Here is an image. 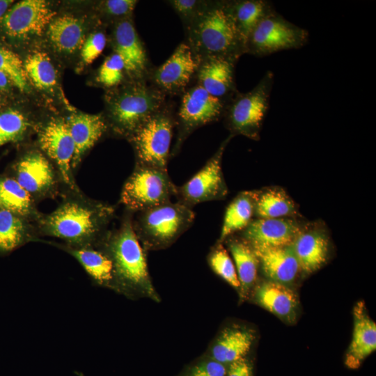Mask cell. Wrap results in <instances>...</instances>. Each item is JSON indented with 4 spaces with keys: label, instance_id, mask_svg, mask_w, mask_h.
I'll return each mask as SVG.
<instances>
[{
    "label": "cell",
    "instance_id": "obj_15",
    "mask_svg": "<svg viewBox=\"0 0 376 376\" xmlns=\"http://www.w3.org/2000/svg\"><path fill=\"white\" fill-rule=\"evenodd\" d=\"M38 143L56 165L63 180L75 189L71 166L75 145L67 121L58 118L49 121L39 133Z\"/></svg>",
    "mask_w": 376,
    "mask_h": 376
},
{
    "label": "cell",
    "instance_id": "obj_2",
    "mask_svg": "<svg viewBox=\"0 0 376 376\" xmlns=\"http://www.w3.org/2000/svg\"><path fill=\"white\" fill-rule=\"evenodd\" d=\"M196 61L220 57L235 61L246 54V41L237 29L229 0L207 1L203 10L183 26Z\"/></svg>",
    "mask_w": 376,
    "mask_h": 376
},
{
    "label": "cell",
    "instance_id": "obj_39",
    "mask_svg": "<svg viewBox=\"0 0 376 376\" xmlns=\"http://www.w3.org/2000/svg\"><path fill=\"white\" fill-rule=\"evenodd\" d=\"M137 3L136 0H107L101 3L100 8L107 17L119 22L132 17Z\"/></svg>",
    "mask_w": 376,
    "mask_h": 376
},
{
    "label": "cell",
    "instance_id": "obj_3",
    "mask_svg": "<svg viewBox=\"0 0 376 376\" xmlns=\"http://www.w3.org/2000/svg\"><path fill=\"white\" fill-rule=\"evenodd\" d=\"M114 208L98 202L70 199L64 201L43 220L46 235L63 240L65 246H96L106 234Z\"/></svg>",
    "mask_w": 376,
    "mask_h": 376
},
{
    "label": "cell",
    "instance_id": "obj_12",
    "mask_svg": "<svg viewBox=\"0 0 376 376\" xmlns=\"http://www.w3.org/2000/svg\"><path fill=\"white\" fill-rule=\"evenodd\" d=\"M111 44L113 52L123 61L127 81H148L154 65L132 17L114 24Z\"/></svg>",
    "mask_w": 376,
    "mask_h": 376
},
{
    "label": "cell",
    "instance_id": "obj_16",
    "mask_svg": "<svg viewBox=\"0 0 376 376\" xmlns=\"http://www.w3.org/2000/svg\"><path fill=\"white\" fill-rule=\"evenodd\" d=\"M305 224L295 217L253 219L240 232V237L253 248L288 246L292 244Z\"/></svg>",
    "mask_w": 376,
    "mask_h": 376
},
{
    "label": "cell",
    "instance_id": "obj_7",
    "mask_svg": "<svg viewBox=\"0 0 376 376\" xmlns=\"http://www.w3.org/2000/svg\"><path fill=\"white\" fill-rule=\"evenodd\" d=\"M274 75L267 71L250 91H237L225 104L223 118L233 136L242 135L260 139L263 120L268 111Z\"/></svg>",
    "mask_w": 376,
    "mask_h": 376
},
{
    "label": "cell",
    "instance_id": "obj_26",
    "mask_svg": "<svg viewBox=\"0 0 376 376\" xmlns=\"http://www.w3.org/2000/svg\"><path fill=\"white\" fill-rule=\"evenodd\" d=\"M82 266L97 285L112 288L113 263L109 257L96 246L73 248L63 246Z\"/></svg>",
    "mask_w": 376,
    "mask_h": 376
},
{
    "label": "cell",
    "instance_id": "obj_31",
    "mask_svg": "<svg viewBox=\"0 0 376 376\" xmlns=\"http://www.w3.org/2000/svg\"><path fill=\"white\" fill-rule=\"evenodd\" d=\"M26 218L0 209V254H8L32 239Z\"/></svg>",
    "mask_w": 376,
    "mask_h": 376
},
{
    "label": "cell",
    "instance_id": "obj_35",
    "mask_svg": "<svg viewBox=\"0 0 376 376\" xmlns=\"http://www.w3.org/2000/svg\"><path fill=\"white\" fill-rule=\"evenodd\" d=\"M28 127L26 118L19 111L8 109L0 112V146L21 140Z\"/></svg>",
    "mask_w": 376,
    "mask_h": 376
},
{
    "label": "cell",
    "instance_id": "obj_14",
    "mask_svg": "<svg viewBox=\"0 0 376 376\" xmlns=\"http://www.w3.org/2000/svg\"><path fill=\"white\" fill-rule=\"evenodd\" d=\"M55 14L44 0H23L6 11L0 19V24L9 37L26 39L40 36Z\"/></svg>",
    "mask_w": 376,
    "mask_h": 376
},
{
    "label": "cell",
    "instance_id": "obj_45",
    "mask_svg": "<svg viewBox=\"0 0 376 376\" xmlns=\"http://www.w3.org/2000/svg\"><path fill=\"white\" fill-rule=\"evenodd\" d=\"M0 101H1V95H0Z\"/></svg>",
    "mask_w": 376,
    "mask_h": 376
},
{
    "label": "cell",
    "instance_id": "obj_8",
    "mask_svg": "<svg viewBox=\"0 0 376 376\" xmlns=\"http://www.w3.org/2000/svg\"><path fill=\"white\" fill-rule=\"evenodd\" d=\"M175 106L176 137L171 157L177 155L186 139L197 129L223 117L225 103L193 83Z\"/></svg>",
    "mask_w": 376,
    "mask_h": 376
},
{
    "label": "cell",
    "instance_id": "obj_4",
    "mask_svg": "<svg viewBox=\"0 0 376 376\" xmlns=\"http://www.w3.org/2000/svg\"><path fill=\"white\" fill-rule=\"evenodd\" d=\"M107 96L108 127L127 139L167 102L148 81H126Z\"/></svg>",
    "mask_w": 376,
    "mask_h": 376
},
{
    "label": "cell",
    "instance_id": "obj_17",
    "mask_svg": "<svg viewBox=\"0 0 376 376\" xmlns=\"http://www.w3.org/2000/svg\"><path fill=\"white\" fill-rule=\"evenodd\" d=\"M322 223L306 224L292 243L301 272L318 270L329 258L330 238Z\"/></svg>",
    "mask_w": 376,
    "mask_h": 376
},
{
    "label": "cell",
    "instance_id": "obj_9",
    "mask_svg": "<svg viewBox=\"0 0 376 376\" xmlns=\"http://www.w3.org/2000/svg\"><path fill=\"white\" fill-rule=\"evenodd\" d=\"M176 188L167 170L136 165L123 186L120 202L131 212H138L171 202Z\"/></svg>",
    "mask_w": 376,
    "mask_h": 376
},
{
    "label": "cell",
    "instance_id": "obj_29",
    "mask_svg": "<svg viewBox=\"0 0 376 376\" xmlns=\"http://www.w3.org/2000/svg\"><path fill=\"white\" fill-rule=\"evenodd\" d=\"M256 190L240 192L226 209L217 242L243 230L254 219Z\"/></svg>",
    "mask_w": 376,
    "mask_h": 376
},
{
    "label": "cell",
    "instance_id": "obj_40",
    "mask_svg": "<svg viewBox=\"0 0 376 376\" xmlns=\"http://www.w3.org/2000/svg\"><path fill=\"white\" fill-rule=\"evenodd\" d=\"M107 42V36L103 31L91 33L81 47V56L83 62L87 65L92 63L102 54Z\"/></svg>",
    "mask_w": 376,
    "mask_h": 376
},
{
    "label": "cell",
    "instance_id": "obj_25",
    "mask_svg": "<svg viewBox=\"0 0 376 376\" xmlns=\"http://www.w3.org/2000/svg\"><path fill=\"white\" fill-rule=\"evenodd\" d=\"M224 242L232 256L240 284V295L241 299H244L257 279L258 258L252 246L240 236L233 235Z\"/></svg>",
    "mask_w": 376,
    "mask_h": 376
},
{
    "label": "cell",
    "instance_id": "obj_10",
    "mask_svg": "<svg viewBox=\"0 0 376 376\" xmlns=\"http://www.w3.org/2000/svg\"><path fill=\"white\" fill-rule=\"evenodd\" d=\"M308 38L307 30L289 22L274 10L260 20L248 37L246 54L261 57L301 48Z\"/></svg>",
    "mask_w": 376,
    "mask_h": 376
},
{
    "label": "cell",
    "instance_id": "obj_19",
    "mask_svg": "<svg viewBox=\"0 0 376 376\" xmlns=\"http://www.w3.org/2000/svg\"><path fill=\"white\" fill-rule=\"evenodd\" d=\"M15 180L31 196H41L54 189L56 175L49 159L38 151H31L16 163Z\"/></svg>",
    "mask_w": 376,
    "mask_h": 376
},
{
    "label": "cell",
    "instance_id": "obj_11",
    "mask_svg": "<svg viewBox=\"0 0 376 376\" xmlns=\"http://www.w3.org/2000/svg\"><path fill=\"white\" fill-rule=\"evenodd\" d=\"M233 137L230 134L194 175L182 185L177 186V202L192 209L198 203L224 199L227 196L228 189L221 162L224 150Z\"/></svg>",
    "mask_w": 376,
    "mask_h": 376
},
{
    "label": "cell",
    "instance_id": "obj_33",
    "mask_svg": "<svg viewBox=\"0 0 376 376\" xmlns=\"http://www.w3.org/2000/svg\"><path fill=\"white\" fill-rule=\"evenodd\" d=\"M23 65L27 80L37 88L49 90L56 85V70L46 53L36 51L30 54Z\"/></svg>",
    "mask_w": 376,
    "mask_h": 376
},
{
    "label": "cell",
    "instance_id": "obj_28",
    "mask_svg": "<svg viewBox=\"0 0 376 376\" xmlns=\"http://www.w3.org/2000/svg\"><path fill=\"white\" fill-rule=\"evenodd\" d=\"M298 210L284 189L271 187L256 190L254 219L295 217Z\"/></svg>",
    "mask_w": 376,
    "mask_h": 376
},
{
    "label": "cell",
    "instance_id": "obj_1",
    "mask_svg": "<svg viewBox=\"0 0 376 376\" xmlns=\"http://www.w3.org/2000/svg\"><path fill=\"white\" fill-rule=\"evenodd\" d=\"M113 263L111 290L131 299L149 297L159 301L148 272L144 249L127 216L117 229L106 233L96 246Z\"/></svg>",
    "mask_w": 376,
    "mask_h": 376
},
{
    "label": "cell",
    "instance_id": "obj_42",
    "mask_svg": "<svg viewBox=\"0 0 376 376\" xmlns=\"http://www.w3.org/2000/svg\"><path fill=\"white\" fill-rule=\"evenodd\" d=\"M226 376H253V366L246 357L237 360L228 366Z\"/></svg>",
    "mask_w": 376,
    "mask_h": 376
},
{
    "label": "cell",
    "instance_id": "obj_27",
    "mask_svg": "<svg viewBox=\"0 0 376 376\" xmlns=\"http://www.w3.org/2000/svg\"><path fill=\"white\" fill-rule=\"evenodd\" d=\"M47 33L54 47L64 54L74 53L85 41L83 23L71 15L54 17L48 25Z\"/></svg>",
    "mask_w": 376,
    "mask_h": 376
},
{
    "label": "cell",
    "instance_id": "obj_23",
    "mask_svg": "<svg viewBox=\"0 0 376 376\" xmlns=\"http://www.w3.org/2000/svg\"><path fill=\"white\" fill-rule=\"evenodd\" d=\"M254 300L285 322L292 323L297 318L298 299L286 285L269 280L264 281L258 285Z\"/></svg>",
    "mask_w": 376,
    "mask_h": 376
},
{
    "label": "cell",
    "instance_id": "obj_6",
    "mask_svg": "<svg viewBox=\"0 0 376 376\" xmlns=\"http://www.w3.org/2000/svg\"><path fill=\"white\" fill-rule=\"evenodd\" d=\"M175 106L168 100L128 138L134 150L136 165L167 170L175 129Z\"/></svg>",
    "mask_w": 376,
    "mask_h": 376
},
{
    "label": "cell",
    "instance_id": "obj_34",
    "mask_svg": "<svg viewBox=\"0 0 376 376\" xmlns=\"http://www.w3.org/2000/svg\"><path fill=\"white\" fill-rule=\"evenodd\" d=\"M207 261L216 274L232 287L240 289V284L234 262L222 243L217 242L211 249Z\"/></svg>",
    "mask_w": 376,
    "mask_h": 376
},
{
    "label": "cell",
    "instance_id": "obj_21",
    "mask_svg": "<svg viewBox=\"0 0 376 376\" xmlns=\"http://www.w3.org/2000/svg\"><path fill=\"white\" fill-rule=\"evenodd\" d=\"M253 249L258 258L261 269L269 281L288 286L301 272L291 244Z\"/></svg>",
    "mask_w": 376,
    "mask_h": 376
},
{
    "label": "cell",
    "instance_id": "obj_43",
    "mask_svg": "<svg viewBox=\"0 0 376 376\" xmlns=\"http://www.w3.org/2000/svg\"><path fill=\"white\" fill-rule=\"evenodd\" d=\"M12 83L9 77L3 72L0 71V91H6Z\"/></svg>",
    "mask_w": 376,
    "mask_h": 376
},
{
    "label": "cell",
    "instance_id": "obj_41",
    "mask_svg": "<svg viewBox=\"0 0 376 376\" xmlns=\"http://www.w3.org/2000/svg\"><path fill=\"white\" fill-rule=\"evenodd\" d=\"M181 19L183 26L191 22L205 6L206 0H169L166 1Z\"/></svg>",
    "mask_w": 376,
    "mask_h": 376
},
{
    "label": "cell",
    "instance_id": "obj_37",
    "mask_svg": "<svg viewBox=\"0 0 376 376\" xmlns=\"http://www.w3.org/2000/svg\"><path fill=\"white\" fill-rule=\"evenodd\" d=\"M0 71L4 72L19 90H28L27 78L23 62L13 51L0 44Z\"/></svg>",
    "mask_w": 376,
    "mask_h": 376
},
{
    "label": "cell",
    "instance_id": "obj_5",
    "mask_svg": "<svg viewBox=\"0 0 376 376\" xmlns=\"http://www.w3.org/2000/svg\"><path fill=\"white\" fill-rule=\"evenodd\" d=\"M132 219L143 248L156 250L175 242L194 224L195 213L179 202H169L141 212Z\"/></svg>",
    "mask_w": 376,
    "mask_h": 376
},
{
    "label": "cell",
    "instance_id": "obj_22",
    "mask_svg": "<svg viewBox=\"0 0 376 376\" xmlns=\"http://www.w3.org/2000/svg\"><path fill=\"white\" fill-rule=\"evenodd\" d=\"M75 145L72 169H75L85 152L91 149L108 130L101 114L73 113L66 120Z\"/></svg>",
    "mask_w": 376,
    "mask_h": 376
},
{
    "label": "cell",
    "instance_id": "obj_20",
    "mask_svg": "<svg viewBox=\"0 0 376 376\" xmlns=\"http://www.w3.org/2000/svg\"><path fill=\"white\" fill-rule=\"evenodd\" d=\"M353 316L352 338L345 354V364L350 369H357L376 349V324L369 316L363 301L354 306Z\"/></svg>",
    "mask_w": 376,
    "mask_h": 376
},
{
    "label": "cell",
    "instance_id": "obj_30",
    "mask_svg": "<svg viewBox=\"0 0 376 376\" xmlns=\"http://www.w3.org/2000/svg\"><path fill=\"white\" fill-rule=\"evenodd\" d=\"M229 4L236 26L246 44L260 20L274 10L272 3L265 0H229Z\"/></svg>",
    "mask_w": 376,
    "mask_h": 376
},
{
    "label": "cell",
    "instance_id": "obj_24",
    "mask_svg": "<svg viewBox=\"0 0 376 376\" xmlns=\"http://www.w3.org/2000/svg\"><path fill=\"white\" fill-rule=\"evenodd\" d=\"M254 340V332L250 329L239 325L226 327L211 345L207 357L227 366L245 358Z\"/></svg>",
    "mask_w": 376,
    "mask_h": 376
},
{
    "label": "cell",
    "instance_id": "obj_36",
    "mask_svg": "<svg viewBox=\"0 0 376 376\" xmlns=\"http://www.w3.org/2000/svg\"><path fill=\"white\" fill-rule=\"evenodd\" d=\"M125 79L127 77L123 61L118 54L113 52L100 67L97 81L105 88L113 89L125 82Z\"/></svg>",
    "mask_w": 376,
    "mask_h": 376
},
{
    "label": "cell",
    "instance_id": "obj_18",
    "mask_svg": "<svg viewBox=\"0 0 376 376\" xmlns=\"http://www.w3.org/2000/svg\"><path fill=\"white\" fill-rule=\"evenodd\" d=\"M197 63L194 83L211 95L226 104L238 91L235 78L237 61L220 57H209Z\"/></svg>",
    "mask_w": 376,
    "mask_h": 376
},
{
    "label": "cell",
    "instance_id": "obj_38",
    "mask_svg": "<svg viewBox=\"0 0 376 376\" xmlns=\"http://www.w3.org/2000/svg\"><path fill=\"white\" fill-rule=\"evenodd\" d=\"M226 366L205 356L189 365L180 376H226Z\"/></svg>",
    "mask_w": 376,
    "mask_h": 376
},
{
    "label": "cell",
    "instance_id": "obj_44",
    "mask_svg": "<svg viewBox=\"0 0 376 376\" xmlns=\"http://www.w3.org/2000/svg\"><path fill=\"white\" fill-rule=\"evenodd\" d=\"M13 3V1L12 0H0V19L4 15Z\"/></svg>",
    "mask_w": 376,
    "mask_h": 376
},
{
    "label": "cell",
    "instance_id": "obj_13",
    "mask_svg": "<svg viewBox=\"0 0 376 376\" xmlns=\"http://www.w3.org/2000/svg\"><path fill=\"white\" fill-rule=\"evenodd\" d=\"M197 65L189 46L182 42L164 63L154 66L148 81L167 97L180 96L194 83Z\"/></svg>",
    "mask_w": 376,
    "mask_h": 376
},
{
    "label": "cell",
    "instance_id": "obj_32",
    "mask_svg": "<svg viewBox=\"0 0 376 376\" xmlns=\"http://www.w3.org/2000/svg\"><path fill=\"white\" fill-rule=\"evenodd\" d=\"M0 209L7 210L24 218L36 214L33 197L15 179L0 178Z\"/></svg>",
    "mask_w": 376,
    "mask_h": 376
}]
</instances>
